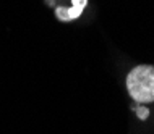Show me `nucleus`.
<instances>
[{
    "label": "nucleus",
    "mask_w": 154,
    "mask_h": 134,
    "mask_svg": "<svg viewBox=\"0 0 154 134\" xmlns=\"http://www.w3.org/2000/svg\"><path fill=\"white\" fill-rule=\"evenodd\" d=\"M127 89L130 97L138 103L154 102V66H135L127 76Z\"/></svg>",
    "instance_id": "f257e3e1"
},
{
    "label": "nucleus",
    "mask_w": 154,
    "mask_h": 134,
    "mask_svg": "<svg viewBox=\"0 0 154 134\" xmlns=\"http://www.w3.org/2000/svg\"><path fill=\"white\" fill-rule=\"evenodd\" d=\"M86 3H88V0H73V7L70 8V10L63 11L62 8H57V16H59L62 21H70V19H75V18H78V16L83 13Z\"/></svg>",
    "instance_id": "f03ea898"
},
{
    "label": "nucleus",
    "mask_w": 154,
    "mask_h": 134,
    "mask_svg": "<svg viewBox=\"0 0 154 134\" xmlns=\"http://www.w3.org/2000/svg\"><path fill=\"white\" fill-rule=\"evenodd\" d=\"M135 110H136V115H138L140 120H146L149 116V110H148V108H144V107H136Z\"/></svg>",
    "instance_id": "7ed1b4c3"
}]
</instances>
